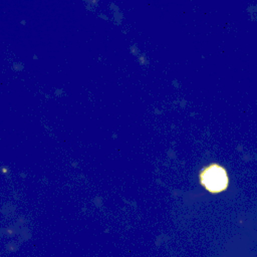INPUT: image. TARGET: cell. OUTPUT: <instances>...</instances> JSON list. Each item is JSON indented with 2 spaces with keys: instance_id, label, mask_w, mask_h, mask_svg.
I'll return each instance as SVG.
<instances>
[{
  "instance_id": "obj_1",
  "label": "cell",
  "mask_w": 257,
  "mask_h": 257,
  "mask_svg": "<svg viewBox=\"0 0 257 257\" xmlns=\"http://www.w3.org/2000/svg\"><path fill=\"white\" fill-rule=\"evenodd\" d=\"M199 180L201 185L213 194L225 191L229 185L227 171L218 164H210L204 167L200 171Z\"/></svg>"
}]
</instances>
